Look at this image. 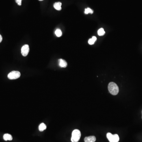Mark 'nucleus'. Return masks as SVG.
Segmentation results:
<instances>
[{
  "mask_svg": "<svg viewBox=\"0 0 142 142\" xmlns=\"http://www.w3.org/2000/svg\"><path fill=\"white\" fill-rule=\"evenodd\" d=\"M109 92L113 95H116L119 92V88L118 85L114 82H111L108 85Z\"/></svg>",
  "mask_w": 142,
  "mask_h": 142,
  "instance_id": "f257e3e1",
  "label": "nucleus"
},
{
  "mask_svg": "<svg viewBox=\"0 0 142 142\" xmlns=\"http://www.w3.org/2000/svg\"><path fill=\"white\" fill-rule=\"evenodd\" d=\"M81 131L78 129H75L72 133L71 141L72 142H78L81 138Z\"/></svg>",
  "mask_w": 142,
  "mask_h": 142,
  "instance_id": "f03ea898",
  "label": "nucleus"
},
{
  "mask_svg": "<svg viewBox=\"0 0 142 142\" xmlns=\"http://www.w3.org/2000/svg\"><path fill=\"white\" fill-rule=\"evenodd\" d=\"M107 138L110 142H118L119 141V137L117 134L113 135L110 133L107 134Z\"/></svg>",
  "mask_w": 142,
  "mask_h": 142,
  "instance_id": "7ed1b4c3",
  "label": "nucleus"
},
{
  "mask_svg": "<svg viewBox=\"0 0 142 142\" xmlns=\"http://www.w3.org/2000/svg\"><path fill=\"white\" fill-rule=\"evenodd\" d=\"M21 74L18 71H13L10 73L8 75V77L10 79H16L20 77Z\"/></svg>",
  "mask_w": 142,
  "mask_h": 142,
  "instance_id": "20e7f679",
  "label": "nucleus"
},
{
  "mask_svg": "<svg viewBox=\"0 0 142 142\" xmlns=\"http://www.w3.org/2000/svg\"><path fill=\"white\" fill-rule=\"evenodd\" d=\"M29 52V47L28 45H25L22 47L21 50V54L23 56H26L28 55Z\"/></svg>",
  "mask_w": 142,
  "mask_h": 142,
  "instance_id": "39448f33",
  "label": "nucleus"
},
{
  "mask_svg": "<svg viewBox=\"0 0 142 142\" xmlns=\"http://www.w3.org/2000/svg\"><path fill=\"white\" fill-rule=\"evenodd\" d=\"M96 141V137L94 136L87 137L84 139L85 142H95Z\"/></svg>",
  "mask_w": 142,
  "mask_h": 142,
  "instance_id": "423d86ee",
  "label": "nucleus"
},
{
  "mask_svg": "<svg viewBox=\"0 0 142 142\" xmlns=\"http://www.w3.org/2000/svg\"><path fill=\"white\" fill-rule=\"evenodd\" d=\"M59 65L61 68H66L67 66V63L63 59H60L59 60Z\"/></svg>",
  "mask_w": 142,
  "mask_h": 142,
  "instance_id": "0eeeda50",
  "label": "nucleus"
},
{
  "mask_svg": "<svg viewBox=\"0 0 142 142\" xmlns=\"http://www.w3.org/2000/svg\"><path fill=\"white\" fill-rule=\"evenodd\" d=\"M62 3L61 2H55L54 4V8L57 10H61Z\"/></svg>",
  "mask_w": 142,
  "mask_h": 142,
  "instance_id": "6e6552de",
  "label": "nucleus"
},
{
  "mask_svg": "<svg viewBox=\"0 0 142 142\" xmlns=\"http://www.w3.org/2000/svg\"><path fill=\"white\" fill-rule=\"evenodd\" d=\"M3 139L6 141H12L13 139L12 136L11 135L8 133L4 134L3 136Z\"/></svg>",
  "mask_w": 142,
  "mask_h": 142,
  "instance_id": "1a4fd4ad",
  "label": "nucleus"
},
{
  "mask_svg": "<svg viewBox=\"0 0 142 142\" xmlns=\"http://www.w3.org/2000/svg\"><path fill=\"white\" fill-rule=\"evenodd\" d=\"M46 125L44 123H41L39 126V130L40 131H43L46 129Z\"/></svg>",
  "mask_w": 142,
  "mask_h": 142,
  "instance_id": "9d476101",
  "label": "nucleus"
},
{
  "mask_svg": "<svg viewBox=\"0 0 142 142\" xmlns=\"http://www.w3.org/2000/svg\"><path fill=\"white\" fill-rule=\"evenodd\" d=\"M55 34L58 37H60L62 35V32L61 30L59 29H57L56 30Z\"/></svg>",
  "mask_w": 142,
  "mask_h": 142,
  "instance_id": "9b49d317",
  "label": "nucleus"
},
{
  "mask_svg": "<svg viewBox=\"0 0 142 142\" xmlns=\"http://www.w3.org/2000/svg\"><path fill=\"white\" fill-rule=\"evenodd\" d=\"M98 34L100 36H102L104 35L105 34V32L103 28H101L99 29L98 31Z\"/></svg>",
  "mask_w": 142,
  "mask_h": 142,
  "instance_id": "f8f14e48",
  "label": "nucleus"
},
{
  "mask_svg": "<svg viewBox=\"0 0 142 142\" xmlns=\"http://www.w3.org/2000/svg\"><path fill=\"white\" fill-rule=\"evenodd\" d=\"M85 13L86 14L90 13L91 14H92L93 13V11L90 8H87L85 9Z\"/></svg>",
  "mask_w": 142,
  "mask_h": 142,
  "instance_id": "ddd939ff",
  "label": "nucleus"
},
{
  "mask_svg": "<svg viewBox=\"0 0 142 142\" xmlns=\"http://www.w3.org/2000/svg\"><path fill=\"white\" fill-rule=\"evenodd\" d=\"M95 42V41L92 38V39H90L88 41V43L90 45L94 44Z\"/></svg>",
  "mask_w": 142,
  "mask_h": 142,
  "instance_id": "4468645a",
  "label": "nucleus"
},
{
  "mask_svg": "<svg viewBox=\"0 0 142 142\" xmlns=\"http://www.w3.org/2000/svg\"><path fill=\"white\" fill-rule=\"evenodd\" d=\"M21 1L22 0H15L16 3L19 6H21Z\"/></svg>",
  "mask_w": 142,
  "mask_h": 142,
  "instance_id": "2eb2a0df",
  "label": "nucleus"
},
{
  "mask_svg": "<svg viewBox=\"0 0 142 142\" xmlns=\"http://www.w3.org/2000/svg\"><path fill=\"white\" fill-rule=\"evenodd\" d=\"M92 39H94V40L95 41L97 40V38H96V36H93L92 37Z\"/></svg>",
  "mask_w": 142,
  "mask_h": 142,
  "instance_id": "dca6fc26",
  "label": "nucleus"
},
{
  "mask_svg": "<svg viewBox=\"0 0 142 142\" xmlns=\"http://www.w3.org/2000/svg\"><path fill=\"white\" fill-rule=\"evenodd\" d=\"M2 36L0 34V43L1 42V41H2Z\"/></svg>",
  "mask_w": 142,
  "mask_h": 142,
  "instance_id": "f3484780",
  "label": "nucleus"
},
{
  "mask_svg": "<svg viewBox=\"0 0 142 142\" xmlns=\"http://www.w3.org/2000/svg\"><path fill=\"white\" fill-rule=\"evenodd\" d=\"M39 0V1H42L43 0Z\"/></svg>",
  "mask_w": 142,
  "mask_h": 142,
  "instance_id": "a211bd4d",
  "label": "nucleus"
}]
</instances>
